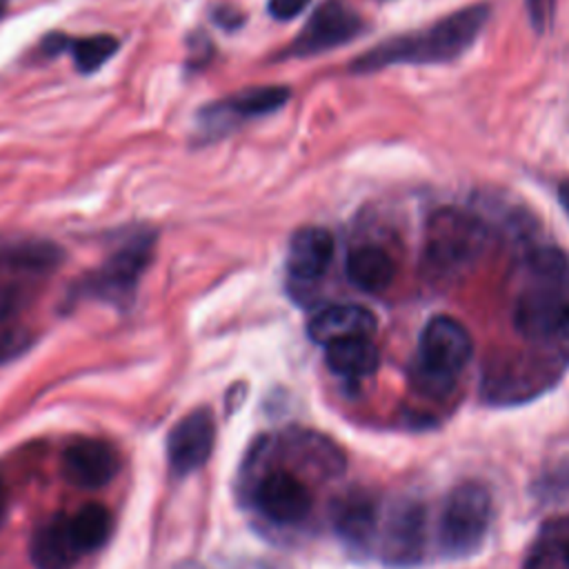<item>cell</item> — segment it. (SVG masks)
<instances>
[{"label": "cell", "instance_id": "1", "mask_svg": "<svg viewBox=\"0 0 569 569\" xmlns=\"http://www.w3.org/2000/svg\"><path fill=\"white\" fill-rule=\"evenodd\" d=\"M489 9L485 4L465 7L433 24L387 38L360 53L351 62V71L369 73L393 64H440L460 58L480 36Z\"/></svg>", "mask_w": 569, "mask_h": 569}, {"label": "cell", "instance_id": "2", "mask_svg": "<svg viewBox=\"0 0 569 569\" xmlns=\"http://www.w3.org/2000/svg\"><path fill=\"white\" fill-rule=\"evenodd\" d=\"M513 327L527 340H569V260L558 249L529 256V282L516 298Z\"/></svg>", "mask_w": 569, "mask_h": 569}, {"label": "cell", "instance_id": "3", "mask_svg": "<svg viewBox=\"0 0 569 569\" xmlns=\"http://www.w3.org/2000/svg\"><path fill=\"white\" fill-rule=\"evenodd\" d=\"M473 353L469 329L451 316H433L420 333L413 378L429 393L451 389L456 376L467 367Z\"/></svg>", "mask_w": 569, "mask_h": 569}, {"label": "cell", "instance_id": "4", "mask_svg": "<svg viewBox=\"0 0 569 569\" xmlns=\"http://www.w3.org/2000/svg\"><path fill=\"white\" fill-rule=\"evenodd\" d=\"M156 251V231L140 229L129 236L98 269H93L80 287V293L124 307L136 296L142 273Z\"/></svg>", "mask_w": 569, "mask_h": 569}, {"label": "cell", "instance_id": "5", "mask_svg": "<svg viewBox=\"0 0 569 569\" xmlns=\"http://www.w3.org/2000/svg\"><path fill=\"white\" fill-rule=\"evenodd\" d=\"M487 242L485 224L453 207H442L427 220L425 258L440 273H453L469 267Z\"/></svg>", "mask_w": 569, "mask_h": 569}, {"label": "cell", "instance_id": "6", "mask_svg": "<svg viewBox=\"0 0 569 569\" xmlns=\"http://www.w3.org/2000/svg\"><path fill=\"white\" fill-rule=\"evenodd\" d=\"M491 522L489 491L478 482H462L447 496L440 522L438 542L445 556L460 558L480 549Z\"/></svg>", "mask_w": 569, "mask_h": 569}, {"label": "cell", "instance_id": "7", "mask_svg": "<svg viewBox=\"0 0 569 569\" xmlns=\"http://www.w3.org/2000/svg\"><path fill=\"white\" fill-rule=\"evenodd\" d=\"M362 31V18L340 0H325L287 49V56L307 58L336 49Z\"/></svg>", "mask_w": 569, "mask_h": 569}, {"label": "cell", "instance_id": "8", "mask_svg": "<svg viewBox=\"0 0 569 569\" xmlns=\"http://www.w3.org/2000/svg\"><path fill=\"white\" fill-rule=\"evenodd\" d=\"M216 442V422L207 409H196L180 418L167 438V458L176 473L184 476L200 469Z\"/></svg>", "mask_w": 569, "mask_h": 569}, {"label": "cell", "instance_id": "9", "mask_svg": "<svg viewBox=\"0 0 569 569\" xmlns=\"http://www.w3.org/2000/svg\"><path fill=\"white\" fill-rule=\"evenodd\" d=\"M258 511L276 525H296L311 509V491L291 471H269L256 487Z\"/></svg>", "mask_w": 569, "mask_h": 569}, {"label": "cell", "instance_id": "10", "mask_svg": "<svg viewBox=\"0 0 569 569\" xmlns=\"http://www.w3.org/2000/svg\"><path fill=\"white\" fill-rule=\"evenodd\" d=\"M120 469L118 451L102 440H80L62 456L64 478L82 489H98L113 480Z\"/></svg>", "mask_w": 569, "mask_h": 569}, {"label": "cell", "instance_id": "11", "mask_svg": "<svg viewBox=\"0 0 569 569\" xmlns=\"http://www.w3.org/2000/svg\"><path fill=\"white\" fill-rule=\"evenodd\" d=\"M378 318L362 305H329L307 322V333L318 345H331L347 338H371Z\"/></svg>", "mask_w": 569, "mask_h": 569}, {"label": "cell", "instance_id": "12", "mask_svg": "<svg viewBox=\"0 0 569 569\" xmlns=\"http://www.w3.org/2000/svg\"><path fill=\"white\" fill-rule=\"evenodd\" d=\"M333 258V238L322 227L298 229L287 249V271L296 280H318Z\"/></svg>", "mask_w": 569, "mask_h": 569}, {"label": "cell", "instance_id": "13", "mask_svg": "<svg viewBox=\"0 0 569 569\" xmlns=\"http://www.w3.org/2000/svg\"><path fill=\"white\" fill-rule=\"evenodd\" d=\"M29 558L36 569H69L80 558L69 518H51L31 536Z\"/></svg>", "mask_w": 569, "mask_h": 569}, {"label": "cell", "instance_id": "14", "mask_svg": "<svg viewBox=\"0 0 569 569\" xmlns=\"http://www.w3.org/2000/svg\"><path fill=\"white\" fill-rule=\"evenodd\" d=\"M291 98L289 87L282 84H267V87H251L244 89L224 102H218L209 107L207 120H218V118H256L264 113H273L284 102Z\"/></svg>", "mask_w": 569, "mask_h": 569}, {"label": "cell", "instance_id": "15", "mask_svg": "<svg viewBox=\"0 0 569 569\" xmlns=\"http://www.w3.org/2000/svg\"><path fill=\"white\" fill-rule=\"evenodd\" d=\"M347 278L362 291L380 293L396 278V262L391 256L373 244L360 247L347 258Z\"/></svg>", "mask_w": 569, "mask_h": 569}, {"label": "cell", "instance_id": "16", "mask_svg": "<svg viewBox=\"0 0 569 569\" xmlns=\"http://www.w3.org/2000/svg\"><path fill=\"white\" fill-rule=\"evenodd\" d=\"M325 362L336 376L365 378L378 369L380 353L371 338H347L325 347Z\"/></svg>", "mask_w": 569, "mask_h": 569}, {"label": "cell", "instance_id": "17", "mask_svg": "<svg viewBox=\"0 0 569 569\" xmlns=\"http://www.w3.org/2000/svg\"><path fill=\"white\" fill-rule=\"evenodd\" d=\"M62 262V251L51 242H18L0 247V273H44Z\"/></svg>", "mask_w": 569, "mask_h": 569}, {"label": "cell", "instance_id": "18", "mask_svg": "<svg viewBox=\"0 0 569 569\" xmlns=\"http://www.w3.org/2000/svg\"><path fill=\"white\" fill-rule=\"evenodd\" d=\"M389 558L396 565H409L418 558L422 549V509L405 507L389 525Z\"/></svg>", "mask_w": 569, "mask_h": 569}, {"label": "cell", "instance_id": "19", "mask_svg": "<svg viewBox=\"0 0 569 569\" xmlns=\"http://www.w3.org/2000/svg\"><path fill=\"white\" fill-rule=\"evenodd\" d=\"M336 529L351 545H367L376 531V507L371 500L347 496L333 509Z\"/></svg>", "mask_w": 569, "mask_h": 569}, {"label": "cell", "instance_id": "20", "mask_svg": "<svg viewBox=\"0 0 569 569\" xmlns=\"http://www.w3.org/2000/svg\"><path fill=\"white\" fill-rule=\"evenodd\" d=\"M69 527H71V533H73V540H76L80 553H87V551H96L98 547L104 545V540L109 538L111 518L102 505L89 502V505L80 507L73 513V518H69Z\"/></svg>", "mask_w": 569, "mask_h": 569}, {"label": "cell", "instance_id": "21", "mask_svg": "<svg viewBox=\"0 0 569 569\" xmlns=\"http://www.w3.org/2000/svg\"><path fill=\"white\" fill-rule=\"evenodd\" d=\"M64 49H69L78 71L93 73L118 51V40L113 36H107V33L71 38V40L67 38Z\"/></svg>", "mask_w": 569, "mask_h": 569}, {"label": "cell", "instance_id": "22", "mask_svg": "<svg viewBox=\"0 0 569 569\" xmlns=\"http://www.w3.org/2000/svg\"><path fill=\"white\" fill-rule=\"evenodd\" d=\"M31 342L33 336L24 327H0V365L24 353Z\"/></svg>", "mask_w": 569, "mask_h": 569}, {"label": "cell", "instance_id": "23", "mask_svg": "<svg viewBox=\"0 0 569 569\" xmlns=\"http://www.w3.org/2000/svg\"><path fill=\"white\" fill-rule=\"evenodd\" d=\"M556 0H527V13L536 31H545L553 18Z\"/></svg>", "mask_w": 569, "mask_h": 569}, {"label": "cell", "instance_id": "24", "mask_svg": "<svg viewBox=\"0 0 569 569\" xmlns=\"http://www.w3.org/2000/svg\"><path fill=\"white\" fill-rule=\"evenodd\" d=\"M311 0H269L267 11L276 20H291L305 11Z\"/></svg>", "mask_w": 569, "mask_h": 569}, {"label": "cell", "instance_id": "25", "mask_svg": "<svg viewBox=\"0 0 569 569\" xmlns=\"http://www.w3.org/2000/svg\"><path fill=\"white\" fill-rule=\"evenodd\" d=\"M558 200H560L565 213L569 216V180H562V182L558 184Z\"/></svg>", "mask_w": 569, "mask_h": 569}, {"label": "cell", "instance_id": "26", "mask_svg": "<svg viewBox=\"0 0 569 569\" xmlns=\"http://www.w3.org/2000/svg\"><path fill=\"white\" fill-rule=\"evenodd\" d=\"M224 13H231V11H229V9H227V11H224ZM216 20H218V22H220V24H229V16H224V18H216ZM240 20H242V18H233V20H231V22H233V24H240Z\"/></svg>", "mask_w": 569, "mask_h": 569}, {"label": "cell", "instance_id": "27", "mask_svg": "<svg viewBox=\"0 0 569 569\" xmlns=\"http://www.w3.org/2000/svg\"><path fill=\"white\" fill-rule=\"evenodd\" d=\"M562 560L569 565V540L562 545Z\"/></svg>", "mask_w": 569, "mask_h": 569}, {"label": "cell", "instance_id": "28", "mask_svg": "<svg viewBox=\"0 0 569 569\" xmlns=\"http://www.w3.org/2000/svg\"><path fill=\"white\" fill-rule=\"evenodd\" d=\"M4 9H7V0H0V18L4 16Z\"/></svg>", "mask_w": 569, "mask_h": 569}, {"label": "cell", "instance_id": "29", "mask_svg": "<svg viewBox=\"0 0 569 569\" xmlns=\"http://www.w3.org/2000/svg\"><path fill=\"white\" fill-rule=\"evenodd\" d=\"M0 525H2V509H0Z\"/></svg>", "mask_w": 569, "mask_h": 569}]
</instances>
